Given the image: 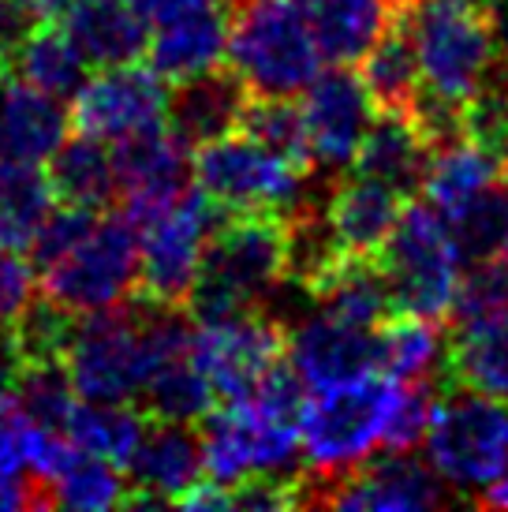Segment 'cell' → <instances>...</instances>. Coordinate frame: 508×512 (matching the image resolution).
I'll list each match as a JSON object with an SVG mask.
<instances>
[{"label":"cell","mask_w":508,"mask_h":512,"mask_svg":"<svg viewBox=\"0 0 508 512\" xmlns=\"http://www.w3.org/2000/svg\"><path fill=\"white\" fill-rule=\"evenodd\" d=\"M288 281V232L281 214H225L210 236L198 281L187 296L195 322L262 311Z\"/></svg>","instance_id":"6da1fadb"},{"label":"cell","mask_w":508,"mask_h":512,"mask_svg":"<svg viewBox=\"0 0 508 512\" xmlns=\"http://www.w3.org/2000/svg\"><path fill=\"white\" fill-rule=\"evenodd\" d=\"M396 385L400 382L385 370H370L352 382L311 389L299 415L303 456L311 464V471L303 475V509L314 490L367 464L385 445V423L393 412Z\"/></svg>","instance_id":"7a4b0ae2"},{"label":"cell","mask_w":508,"mask_h":512,"mask_svg":"<svg viewBox=\"0 0 508 512\" xmlns=\"http://www.w3.org/2000/svg\"><path fill=\"white\" fill-rule=\"evenodd\" d=\"M228 64L262 98H299L322 75L325 53L299 0H236Z\"/></svg>","instance_id":"3957f363"},{"label":"cell","mask_w":508,"mask_h":512,"mask_svg":"<svg viewBox=\"0 0 508 512\" xmlns=\"http://www.w3.org/2000/svg\"><path fill=\"white\" fill-rule=\"evenodd\" d=\"M404 23L419 49L423 90L434 98L464 109L505 68L482 0H408Z\"/></svg>","instance_id":"277c9868"},{"label":"cell","mask_w":508,"mask_h":512,"mask_svg":"<svg viewBox=\"0 0 508 512\" xmlns=\"http://www.w3.org/2000/svg\"><path fill=\"white\" fill-rule=\"evenodd\" d=\"M393 314H419L445 322L464 288V251L456 232L430 202H411L378 255Z\"/></svg>","instance_id":"5b68a950"},{"label":"cell","mask_w":508,"mask_h":512,"mask_svg":"<svg viewBox=\"0 0 508 512\" xmlns=\"http://www.w3.org/2000/svg\"><path fill=\"white\" fill-rule=\"evenodd\" d=\"M42 296L68 314H94L139 296V225L120 214L94 217L79 240L38 270Z\"/></svg>","instance_id":"8992f818"},{"label":"cell","mask_w":508,"mask_h":512,"mask_svg":"<svg viewBox=\"0 0 508 512\" xmlns=\"http://www.w3.org/2000/svg\"><path fill=\"white\" fill-rule=\"evenodd\" d=\"M426 456L452 490L479 498L508 471V400L452 382L434 404Z\"/></svg>","instance_id":"52a82bcc"},{"label":"cell","mask_w":508,"mask_h":512,"mask_svg":"<svg viewBox=\"0 0 508 512\" xmlns=\"http://www.w3.org/2000/svg\"><path fill=\"white\" fill-rule=\"evenodd\" d=\"M195 184L225 214H292L311 195V172L247 131H232L195 154Z\"/></svg>","instance_id":"ba28073f"},{"label":"cell","mask_w":508,"mask_h":512,"mask_svg":"<svg viewBox=\"0 0 508 512\" xmlns=\"http://www.w3.org/2000/svg\"><path fill=\"white\" fill-rule=\"evenodd\" d=\"M225 210L191 184L176 202L139 221V296L184 307Z\"/></svg>","instance_id":"9c48e42d"},{"label":"cell","mask_w":508,"mask_h":512,"mask_svg":"<svg viewBox=\"0 0 508 512\" xmlns=\"http://www.w3.org/2000/svg\"><path fill=\"white\" fill-rule=\"evenodd\" d=\"M169 120V90L150 64H116L86 75L71 98V128L101 143H124Z\"/></svg>","instance_id":"30bf717a"},{"label":"cell","mask_w":508,"mask_h":512,"mask_svg":"<svg viewBox=\"0 0 508 512\" xmlns=\"http://www.w3.org/2000/svg\"><path fill=\"white\" fill-rule=\"evenodd\" d=\"M288 329L269 311H240L213 322H195L191 356L213 382L221 404L243 400L273 363H281Z\"/></svg>","instance_id":"8fae6325"},{"label":"cell","mask_w":508,"mask_h":512,"mask_svg":"<svg viewBox=\"0 0 508 512\" xmlns=\"http://www.w3.org/2000/svg\"><path fill=\"white\" fill-rule=\"evenodd\" d=\"M449 483L430 460L411 453L370 456L367 464L314 490L307 509H344V512H426L449 505Z\"/></svg>","instance_id":"7c38bea8"},{"label":"cell","mask_w":508,"mask_h":512,"mask_svg":"<svg viewBox=\"0 0 508 512\" xmlns=\"http://www.w3.org/2000/svg\"><path fill=\"white\" fill-rule=\"evenodd\" d=\"M303 120L314 169L340 172L355 165L370 124L378 120V105L352 64H325L322 75L303 90Z\"/></svg>","instance_id":"4fadbf2b"},{"label":"cell","mask_w":508,"mask_h":512,"mask_svg":"<svg viewBox=\"0 0 508 512\" xmlns=\"http://www.w3.org/2000/svg\"><path fill=\"white\" fill-rule=\"evenodd\" d=\"M284 352L307 389L352 382L359 374L381 370V326H355L314 307L296 326H288Z\"/></svg>","instance_id":"5bb4252c"},{"label":"cell","mask_w":508,"mask_h":512,"mask_svg":"<svg viewBox=\"0 0 508 512\" xmlns=\"http://www.w3.org/2000/svg\"><path fill=\"white\" fill-rule=\"evenodd\" d=\"M116 176H120V199L124 214L139 225L142 217L157 214L184 195L195 180V157L191 143L169 124L154 131L131 135L124 143H113Z\"/></svg>","instance_id":"9a60e30c"},{"label":"cell","mask_w":508,"mask_h":512,"mask_svg":"<svg viewBox=\"0 0 508 512\" xmlns=\"http://www.w3.org/2000/svg\"><path fill=\"white\" fill-rule=\"evenodd\" d=\"M131 498L127 509H165L206 475L202 464V430L195 423L154 419L131 460Z\"/></svg>","instance_id":"2e32d148"},{"label":"cell","mask_w":508,"mask_h":512,"mask_svg":"<svg viewBox=\"0 0 508 512\" xmlns=\"http://www.w3.org/2000/svg\"><path fill=\"white\" fill-rule=\"evenodd\" d=\"M71 128V109L60 98L0 68V161L42 165Z\"/></svg>","instance_id":"e0dca14e"},{"label":"cell","mask_w":508,"mask_h":512,"mask_svg":"<svg viewBox=\"0 0 508 512\" xmlns=\"http://www.w3.org/2000/svg\"><path fill=\"white\" fill-rule=\"evenodd\" d=\"M251 101V86L243 83L232 64H217L169 90V128L180 131L191 146L213 143L221 135L240 131Z\"/></svg>","instance_id":"ac0fdd59"},{"label":"cell","mask_w":508,"mask_h":512,"mask_svg":"<svg viewBox=\"0 0 508 512\" xmlns=\"http://www.w3.org/2000/svg\"><path fill=\"white\" fill-rule=\"evenodd\" d=\"M408 206V195L381 184L374 176L355 172L348 180H337L325 195V214L337 232L340 247L355 258H378L385 240L393 236L396 221Z\"/></svg>","instance_id":"d6986e66"},{"label":"cell","mask_w":508,"mask_h":512,"mask_svg":"<svg viewBox=\"0 0 508 512\" xmlns=\"http://www.w3.org/2000/svg\"><path fill=\"white\" fill-rule=\"evenodd\" d=\"M60 23L90 68L135 64L150 49V27L127 0H71Z\"/></svg>","instance_id":"ffe728a7"},{"label":"cell","mask_w":508,"mask_h":512,"mask_svg":"<svg viewBox=\"0 0 508 512\" xmlns=\"http://www.w3.org/2000/svg\"><path fill=\"white\" fill-rule=\"evenodd\" d=\"M430 157H434V146L408 113H378L352 169L396 187L411 199L415 191H423Z\"/></svg>","instance_id":"44dd1931"},{"label":"cell","mask_w":508,"mask_h":512,"mask_svg":"<svg viewBox=\"0 0 508 512\" xmlns=\"http://www.w3.org/2000/svg\"><path fill=\"white\" fill-rule=\"evenodd\" d=\"M228 19H232V12L225 4H213L206 12L176 19L161 30H150L146 64L169 83L210 72L228 57Z\"/></svg>","instance_id":"7402d4cb"},{"label":"cell","mask_w":508,"mask_h":512,"mask_svg":"<svg viewBox=\"0 0 508 512\" xmlns=\"http://www.w3.org/2000/svg\"><path fill=\"white\" fill-rule=\"evenodd\" d=\"M322 45L325 64H359L396 23L404 0H299Z\"/></svg>","instance_id":"603a6c76"},{"label":"cell","mask_w":508,"mask_h":512,"mask_svg":"<svg viewBox=\"0 0 508 512\" xmlns=\"http://www.w3.org/2000/svg\"><path fill=\"white\" fill-rule=\"evenodd\" d=\"M445 378L508 400V307L456 322Z\"/></svg>","instance_id":"cb8c5ba5"},{"label":"cell","mask_w":508,"mask_h":512,"mask_svg":"<svg viewBox=\"0 0 508 512\" xmlns=\"http://www.w3.org/2000/svg\"><path fill=\"white\" fill-rule=\"evenodd\" d=\"M49 169V187L57 195L60 206H83V210H109L120 199V176H116V157L113 150L94 139L75 131L53 150L45 161Z\"/></svg>","instance_id":"d4e9b609"},{"label":"cell","mask_w":508,"mask_h":512,"mask_svg":"<svg viewBox=\"0 0 508 512\" xmlns=\"http://www.w3.org/2000/svg\"><path fill=\"white\" fill-rule=\"evenodd\" d=\"M359 75H363L378 113H415V105L423 98V64H419L415 38L404 23V8H400L393 27L370 45L367 57L359 60Z\"/></svg>","instance_id":"484cf974"},{"label":"cell","mask_w":508,"mask_h":512,"mask_svg":"<svg viewBox=\"0 0 508 512\" xmlns=\"http://www.w3.org/2000/svg\"><path fill=\"white\" fill-rule=\"evenodd\" d=\"M505 165L497 161L490 150H482L475 139H452V143L438 146L430 157V172H426L423 195L426 202L438 210L445 221H456L471 202L479 199L486 187L505 176Z\"/></svg>","instance_id":"4316f807"},{"label":"cell","mask_w":508,"mask_h":512,"mask_svg":"<svg viewBox=\"0 0 508 512\" xmlns=\"http://www.w3.org/2000/svg\"><path fill=\"white\" fill-rule=\"evenodd\" d=\"M12 75H19L23 83L38 86L53 98L68 101L75 98V90L86 83V57L79 53V45L71 42V34L64 30L60 19L53 23H34L30 34L12 49V57L4 64Z\"/></svg>","instance_id":"83f0119b"},{"label":"cell","mask_w":508,"mask_h":512,"mask_svg":"<svg viewBox=\"0 0 508 512\" xmlns=\"http://www.w3.org/2000/svg\"><path fill=\"white\" fill-rule=\"evenodd\" d=\"M449 363V337L434 318L389 314L381 322V370L396 382H438Z\"/></svg>","instance_id":"f1b7e54d"},{"label":"cell","mask_w":508,"mask_h":512,"mask_svg":"<svg viewBox=\"0 0 508 512\" xmlns=\"http://www.w3.org/2000/svg\"><path fill=\"white\" fill-rule=\"evenodd\" d=\"M146 419L135 404H101V400H83L71 408L64 434L75 449L90 456H101L116 468H131V460L139 453V441L146 434Z\"/></svg>","instance_id":"f546056e"},{"label":"cell","mask_w":508,"mask_h":512,"mask_svg":"<svg viewBox=\"0 0 508 512\" xmlns=\"http://www.w3.org/2000/svg\"><path fill=\"white\" fill-rule=\"evenodd\" d=\"M53 210H57V195L38 165L0 161V247L27 255Z\"/></svg>","instance_id":"4dcf8cb0"},{"label":"cell","mask_w":508,"mask_h":512,"mask_svg":"<svg viewBox=\"0 0 508 512\" xmlns=\"http://www.w3.org/2000/svg\"><path fill=\"white\" fill-rule=\"evenodd\" d=\"M217 400L221 397L206 378V370L195 363L191 348L165 359L142 389V408L150 412V419H172V423H202L217 408Z\"/></svg>","instance_id":"1f68e13d"},{"label":"cell","mask_w":508,"mask_h":512,"mask_svg":"<svg viewBox=\"0 0 508 512\" xmlns=\"http://www.w3.org/2000/svg\"><path fill=\"white\" fill-rule=\"evenodd\" d=\"M45 490H49V505L53 509L98 512L127 509V498H131L135 486H131V479H124V468H116L109 460L79 449Z\"/></svg>","instance_id":"d6a6232c"},{"label":"cell","mask_w":508,"mask_h":512,"mask_svg":"<svg viewBox=\"0 0 508 512\" xmlns=\"http://www.w3.org/2000/svg\"><path fill=\"white\" fill-rule=\"evenodd\" d=\"M8 389L34 423L57 430H64L71 408L79 404L64 356H23L8 378Z\"/></svg>","instance_id":"836d02e7"},{"label":"cell","mask_w":508,"mask_h":512,"mask_svg":"<svg viewBox=\"0 0 508 512\" xmlns=\"http://www.w3.org/2000/svg\"><path fill=\"white\" fill-rule=\"evenodd\" d=\"M240 131H247L251 139H258L269 150H277L288 161H296L299 169L314 172L311 135H307L303 105H296V98H262V94H251Z\"/></svg>","instance_id":"e575fe53"},{"label":"cell","mask_w":508,"mask_h":512,"mask_svg":"<svg viewBox=\"0 0 508 512\" xmlns=\"http://www.w3.org/2000/svg\"><path fill=\"white\" fill-rule=\"evenodd\" d=\"M438 404V382H400L389 423H385V453H415L426 445L430 419Z\"/></svg>","instance_id":"d590c367"},{"label":"cell","mask_w":508,"mask_h":512,"mask_svg":"<svg viewBox=\"0 0 508 512\" xmlns=\"http://www.w3.org/2000/svg\"><path fill=\"white\" fill-rule=\"evenodd\" d=\"M501 307H508V251L467 273L452 318L460 322V318H475V314L501 311Z\"/></svg>","instance_id":"8d00e7d4"},{"label":"cell","mask_w":508,"mask_h":512,"mask_svg":"<svg viewBox=\"0 0 508 512\" xmlns=\"http://www.w3.org/2000/svg\"><path fill=\"white\" fill-rule=\"evenodd\" d=\"M27 430H30V415L19 408V400L12 397V389L0 385V468L30 475L27 460H23ZM34 483H38V479H34Z\"/></svg>","instance_id":"74e56055"},{"label":"cell","mask_w":508,"mask_h":512,"mask_svg":"<svg viewBox=\"0 0 508 512\" xmlns=\"http://www.w3.org/2000/svg\"><path fill=\"white\" fill-rule=\"evenodd\" d=\"M135 15H139L142 23L150 30H161L176 23V19H187V15L195 12H206L213 4H228V0H127Z\"/></svg>","instance_id":"f35d334b"},{"label":"cell","mask_w":508,"mask_h":512,"mask_svg":"<svg viewBox=\"0 0 508 512\" xmlns=\"http://www.w3.org/2000/svg\"><path fill=\"white\" fill-rule=\"evenodd\" d=\"M8 509H53L42 483H34L30 475L0 468V512Z\"/></svg>","instance_id":"ab89813d"},{"label":"cell","mask_w":508,"mask_h":512,"mask_svg":"<svg viewBox=\"0 0 508 512\" xmlns=\"http://www.w3.org/2000/svg\"><path fill=\"white\" fill-rule=\"evenodd\" d=\"M30 27H34V19L15 0H0V68L8 64L15 45L30 34Z\"/></svg>","instance_id":"60d3db41"},{"label":"cell","mask_w":508,"mask_h":512,"mask_svg":"<svg viewBox=\"0 0 508 512\" xmlns=\"http://www.w3.org/2000/svg\"><path fill=\"white\" fill-rule=\"evenodd\" d=\"M482 8H486V15H490V27H494L501 60L508 64V0H482Z\"/></svg>","instance_id":"b9f144b4"},{"label":"cell","mask_w":508,"mask_h":512,"mask_svg":"<svg viewBox=\"0 0 508 512\" xmlns=\"http://www.w3.org/2000/svg\"><path fill=\"white\" fill-rule=\"evenodd\" d=\"M15 4H19L34 23H53V19H60V15L68 12L71 0H15Z\"/></svg>","instance_id":"7bdbcfd3"},{"label":"cell","mask_w":508,"mask_h":512,"mask_svg":"<svg viewBox=\"0 0 508 512\" xmlns=\"http://www.w3.org/2000/svg\"><path fill=\"white\" fill-rule=\"evenodd\" d=\"M475 505H479V509H505L508 512V471L482 490L479 498H475Z\"/></svg>","instance_id":"ee69618b"},{"label":"cell","mask_w":508,"mask_h":512,"mask_svg":"<svg viewBox=\"0 0 508 512\" xmlns=\"http://www.w3.org/2000/svg\"><path fill=\"white\" fill-rule=\"evenodd\" d=\"M228 4H236V0H228Z\"/></svg>","instance_id":"f6af8a7d"},{"label":"cell","mask_w":508,"mask_h":512,"mask_svg":"<svg viewBox=\"0 0 508 512\" xmlns=\"http://www.w3.org/2000/svg\"><path fill=\"white\" fill-rule=\"evenodd\" d=\"M505 68H508V64H505Z\"/></svg>","instance_id":"bcb514c9"}]
</instances>
